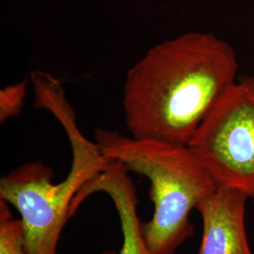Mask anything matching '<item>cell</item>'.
I'll use <instances>...</instances> for the list:
<instances>
[{"label": "cell", "instance_id": "7", "mask_svg": "<svg viewBox=\"0 0 254 254\" xmlns=\"http://www.w3.org/2000/svg\"><path fill=\"white\" fill-rule=\"evenodd\" d=\"M0 254H28L22 220L12 218L4 200L0 201Z\"/></svg>", "mask_w": 254, "mask_h": 254}, {"label": "cell", "instance_id": "5", "mask_svg": "<svg viewBox=\"0 0 254 254\" xmlns=\"http://www.w3.org/2000/svg\"><path fill=\"white\" fill-rule=\"evenodd\" d=\"M240 191L219 187L197 210L202 218L203 235L199 254H254L246 232V202Z\"/></svg>", "mask_w": 254, "mask_h": 254}, {"label": "cell", "instance_id": "4", "mask_svg": "<svg viewBox=\"0 0 254 254\" xmlns=\"http://www.w3.org/2000/svg\"><path fill=\"white\" fill-rule=\"evenodd\" d=\"M188 146L218 186L254 202V76L236 79Z\"/></svg>", "mask_w": 254, "mask_h": 254}, {"label": "cell", "instance_id": "2", "mask_svg": "<svg viewBox=\"0 0 254 254\" xmlns=\"http://www.w3.org/2000/svg\"><path fill=\"white\" fill-rule=\"evenodd\" d=\"M34 107L50 112L63 127L72 149L70 172L53 183V172L41 161L24 164L0 179V199L18 211L28 254H60V237L72 217L73 200L82 188L105 169L109 159L96 141L82 134L62 82L50 79L35 91Z\"/></svg>", "mask_w": 254, "mask_h": 254}, {"label": "cell", "instance_id": "1", "mask_svg": "<svg viewBox=\"0 0 254 254\" xmlns=\"http://www.w3.org/2000/svg\"><path fill=\"white\" fill-rule=\"evenodd\" d=\"M237 72L234 48L212 33H186L153 46L129 69L124 86L131 136L189 145Z\"/></svg>", "mask_w": 254, "mask_h": 254}, {"label": "cell", "instance_id": "6", "mask_svg": "<svg viewBox=\"0 0 254 254\" xmlns=\"http://www.w3.org/2000/svg\"><path fill=\"white\" fill-rule=\"evenodd\" d=\"M128 172L124 164L109 159L105 169L77 193L72 205V215L90 195L104 192L111 198L121 222L123 245L119 254H153L146 245L142 223L136 211V189Z\"/></svg>", "mask_w": 254, "mask_h": 254}, {"label": "cell", "instance_id": "3", "mask_svg": "<svg viewBox=\"0 0 254 254\" xmlns=\"http://www.w3.org/2000/svg\"><path fill=\"white\" fill-rule=\"evenodd\" d=\"M95 141L107 158L124 164L150 181L153 218L142 223L146 245L153 254H174L194 235L190 213L217 190L212 178L189 146L124 136L97 129Z\"/></svg>", "mask_w": 254, "mask_h": 254}, {"label": "cell", "instance_id": "8", "mask_svg": "<svg viewBox=\"0 0 254 254\" xmlns=\"http://www.w3.org/2000/svg\"><path fill=\"white\" fill-rule=\"evenodd\" d=\"M27 79L0 90V123L18 116L27 96Z\"/></svg>", "mask_w": 254, "mask_h": 254}]
</instances>
